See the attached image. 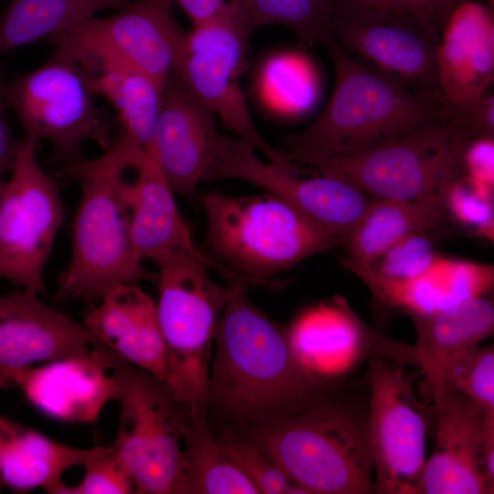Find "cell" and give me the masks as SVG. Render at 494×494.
<instances>
[{
  "instance_id": "1",
  "label": "cell",
  "mask_w": 494,
  "mask_h": 494,
  "mask_svg": "<svg viewBox=\"0 0 494 494\" xmlns=\"http://www.w3.org/2000/svg\"><path fill=\"white\" fill-rule=\"evenodd\" d=\"M243 285L218 320L208 411L233 429L273 424L340 396L343 386L306 370L287 330L247 296Z\"/></svg>"
},
{
  "instance_id": "2",
  "label": "cell",
  "mask_w": 494,
  "mask_h": 494,
  "mask_svg": "<svg viewBox=\"0 0 494 494\" xmlns=\"http://www.w3.org/2000/svg\"><path fill=\"white\" fill-rule=\"evenodd\" d=\"M319 42L333 60L334 90L317 120L285 139L289 162L317 168L454 119L440 93L395 83L349 54L328 33Z\"/></svg>"
},
{
  "instance_id": "3",
  "label": "cell",
  "mask_w": 494,
  "mask_h": 494,
  "mask_svg": "<svg viewBox=\"0 0 494 494\" xmlns=\"http://www.w3.org/2000/svg\"><path fill=\"white\" fill-rule=\"evenodd\" d=\"M234 430L306 493L373 492L368 415L341 396L273 424Z\"/></svg>"
},
{
  "instance_id": "4",
  "label": "cell",
  "mask_w": 494,
  "mask_h": 494,
  "mask_svg": "<svg viewBox=\"0 0 494 494\" xmlns=\"http://www.w3.org/2000/svg\"><path fill=\"white\" fill-rule=\"evenodd\" d=\"M129 166L109 147L101 156L69 163L81 197L71 230V257L59 279L60 300L94 302L121 284H136L148 274L134 252L130 209L124 173Z\"/></svg>"
},
{
  "instance_id": "5",
  "label": "cell",
  "mask_w": 494,
  "mask_h": 494,
  "mask_svg": "<svg viewBox=\"0 0 494 494\" xmlns=\"http://www.w3.org/2000/svg\"><path fill=\"white\" fill-rule=\"evenodd\" d=\"M202 205L206 244L232 282L277 289V274L345 243L269 192L243 197L211 192Z\"/></svg>"
},
{
  "instance_id": "6",
  "label": "cell",
  "mask_w": 494,
  "mask_h": 494,
  "mask_svg": "<svg viewBox=\"0 0 494 494\" xmlns=\"http://www.w3.org/2000/svg\"><path fill=\"white\" fill-rule=\"evenodd\" d=\"M159 269L157 318L167 363L166 382L190 412L208 409L210 359L216 326L228 301L247 285L224 286L207 269L226 271L206 255L187 251L156 263Z\"/></svg>"
},
{
  "instance_id": "7",
  "label": "cell",
  "mask_w": 494,
  "mask_h": 494,
  "mask_svg": "<svg viewBox=\"0 0 494 494\" xmlns=\"http://www.w3.org/2000/svg\"><path fill=\"white\" fill-rule=\"evenodd\" d=\"M114 375L121 413L112 447L136 493L189 494L183 445L188 406L166 381L125 361Z\"/></svg>"
},
{
  "instance_id": "8",
  "label": "cell",
  "mask_w": 494,
  "mask_h": 494,
  "mask_svg": "<svg viewBox=\"0 0 494 494\" xmlns=\"http://www.w3.org/2000/svg\"><path fill=\"white\" fill-rule=\"evenodd\" d=\"M472 139L455 120L431 125L360 156L323 165L374 199L439 205L463 174L462 156Z\"/></svg>"
},
{
  "instance_id": "9",
  "label": "cell",
  "mask_w": 494,
  "mask_h": 494,
  "mask_svg": "<svg viewBox=\"0 0 494 494\" xmlns=\"http://www.w3.org/2000/svg\"><path fill=\"white\" fill-rule=\"evenodd\" d=\"M74 56L57 48L40 67L5 83L6 104L15 112L25 138L48 140L69 163L81 159L89 140L108 147V122L97 107Z\"/></svg>"
},
{
  "instance_id": "10",
  "label": "cell",
  "mask_w": 494,
  "mask_h": 494,
  "mask_svg": "<svg viewBox=\"0 0 494 494\" xmlns=\"http://www.w3.org/2000/svg\"><path fill=\"white\" fill-rule=\"evenodd\" d=\"M37 145L18 140L11 176L0 187V277L39 295L64 209L58 183L38 162Z\"/></svg>"
},
{
  "instance_id": "11",
  "label": "cell",
  "mask_w": 494,
  "mask_h": 494,
  "mask_svg": "<svg viewBox=\"0 0 494 494\" xmlns=\"http://www.w3.org/2000/svg\"><path fill=\"white\" fill-rule=\"evenodd\" d=\"M250 39L227 7L220 16L194 25L187 33L171 75L238 139L261 151L269 162L288 168L292 163L257 130L240 86Z\"/></svg>"
},
{
  "instance_id": "12",
  "label": "cell",
  "mask_w": 494,
  "mask_h": 494,
  "mask_svg": "<svg viewBox=\"0 0 494 494\" xmlns=\"http://www.w3.org/2000/svg\"><path fill=\"white\" fill-rule=\"evenodd\" d=\"M324 32L366 67L395 83L441 94L436 70L441 27L436 23L413 15L331 3Z\"/></svg>"
},
{
  "instance_id": "13",
  "label": "cell",
  "mask_w": 494,
  "mask_h": 494,
  "mask_svg": "<svg viewBox=\"0 0 494 494\" xmlns=\"http://www.w3.org/2000/svg\"><path fill=\"white\" fill-rule=\"evenodd\" d=\"M255 151L243 141L220 133L203 180L236 178L255 184L344 242L374 200L337 175L317 170V176L302 177L295 166L285 168L265 162Z\"/></svg>"
},
{
  "instance_id": "14",
  "label": "cell",
  "mask_w": 494,
  "mask_h": 494,
  "mask_svg": "<svg viewBox=\"0 0 494 494\" xmlns=\"http://www.w3.org/2000/svg\"><path fill=\"white\" fill-rule=\"evenodd\" d=\"M368 381L373 492L419 494L426 461V422L410 379L402 363L372 356Z\"/></svg>"
},
{
  "instance_id": "15",
  "label": "cell",
  "mask_w": 494,
  "mask_h": 494,
  "mask_svg": "<svg viewBox=\"0 0 494 494\" xmlns=\"http://www.w3.org/2000/svg\"><path fill=\"white\" fill-rule=\"evenodd\" d=\"M170 0H134L117 14L90 16L46 38L76 55L120 61L164 85L187 33Z\"/></svg>"
},
{
  "instance_id": "16",
  "label": "cell",
  "mask_w": 494,
  "mask_h": 494,
  "mask_svg": "<svg viewBox=\"0 0 494 494\" xmlns=\"http://www.w3.org/2000/svg\"><path fill=\"white\" fill-rule=\"evenodd\" d=\"M437 414L436 443L426 459L419 494L494 491V412L467 395L431 386Z\"/></svg>"
},
{
  "instance_id": "17",
  "label": "cell",
  "mask_w": 494,
  "mask_h": 494,
  "mask_svg": "<svg viewBox=\"0 0 494 494\" xmlns=\"http://www.w3.org/2000/svg\"><path fill=\"white\" fill-rule=\"evenodd\" d=\"M97 343L81 323L50 307L38 294L0 295V388L38 363L87 354Z\"/></svg>"
},
{
  "instance_id": "18",
  "label": "cell",
  "mask_w": 494,
  "mask_h": 494,
  "mask_svg": "<svg viewBox=\"0 0 494 494\" xmlns=\"http://www.w3.org/2000/svg\"><path fill=\"white\" fill-rule=\"evenodd\" d=\"M124 360L96 343L84 355L22 370L14 380L25 397L45 414L66 422L95 424L116 399L115 368Z\"/></svg>"
},
{
  "instance_id": "19",
  "label": "cell",
  "mask_w": 494,
  "mask_h": 494,
  "mask_svg": "<svg viewBox=\"0 0 494 494\" xmlns=\"http://www.w3.org/2000/svg\"><path fill=\"white\" fill-rule=\"evenodd\" d=\"M219 134L215 114L170 75L151 152L174 193L189 196L204 179Z\"/></svg>"
},
{
  "instance_id": "20",
  "label": "cell",
  "mask_w": 494,
  "mask_h": 494,
  "mask_svg": "<svg viewBox=\"0 0 494 494\" xmlns=\"http://www.w3.org/2000/svg\"><path fill=\"white\" fill-rule=\"evenodd\" d=\"M439 91L455 118L488 92L494 77V16L488 5L458 0L441 28Z\"/></svg>"
},
{
  "instance_id": "21",
  "label": "cell",
  "mask_w": 494,
  "mask_h": 494,
  "mask_svg": "<svg viewBox=\"0 0 494 494\" xmlns=\"http://www.w3.org/2000/svg\"><path fill=\"white\" fill-rule=\"evenodd\" d=\"M96 339L134 367L166 381L167 363L156 304L135 284H121L105 292L82 322Z\"/></svg>"
},
{
  "instance_id": "22",
  "label": "cell",
  "mask_w": 494,
  "mask_h": 494,
  "mask_svg": "<svg viewBox=\"0 0 494 494\" xmlns=\"http://www.w3.org/2000/svg\"><path fill=\"white\" fill-rule=\"evenodd\" d=\"M286 330L297 360L319 377L334 380L370 358V328L341 296L306 309Z\"/></svg>"
},
{
  "instance_id": "23",
  "label": "cell",
  "mask_w": 494,
  "mask_h": 494,
  "mask_svg": "<svg viewBox=\"0 0 494 494\" xmlns=\"http://www.w3.org/2000/svg\"><path fill=\"white\" fill-rule=\"evenodd\" d=\"M380 302L410 317L429 316L468 299L486 295L494 285V268L436 255L421 274L408 280L389 281L356 274Z\"/></svg>"
},
{
  "instance_id": "24",
  "label": "cell",
  "mask_w": 494,
  "mask_h": 494,
  "mask_svg": "<svg viewBox=\"0 0 494 494\" xmlns=\"http://www.w3.org/2000/svg\"><path fill=\"white\" fill-rule=\"evenodd\" d=\"M124 193L133 249L140 263L151 260L156 263L178 251L205 255L194 243L153 154L137 170L134 181H126Z\"/></svg>"
},
{
  "instance_id": "25",
  "label": "cell",
  "mask_w": 494,
  "mask_h": 494,
  "mask_svg": "<svg viewBox=\"0 0 494 494\" xmlns=\"http://www.w3.org/2000/svg\"><path fill=\"white\" fill-rule=\"evenodd\" d=\"M92 448H77L0 415V488L59 494L66 471L83 466Z\"/></svg>"
},
{
  "instance_id": "26",
  "label": "cell",
  "mask_w": 494,
  "mask_h": 494,
  "mask_svg": "<svg viewBox=\"0 0 494 494\" xmlns=\"http://www.w3.org/2000/svg\"><path fill=\"white\" fill-rule=\"evenodd\" d=\"M71 54L91 91L105 98L116 110L123 127L121 138L151 152L163 85L120 61Z\"/></svg>"
},
{
  "instance_id": "27",
  "label": "cell",
  "mask_w": 494,
  "mask_h": 494,
  "mask_svg": "<svg viewBox=\"0 0 494 494\" xmlns=\"http://www.w3.org/2000/svg\"><path fill=\"white\" fill-rule=\"evenodd\" d=\"M444 215V209L436 204L374 199L349 233L343 258L369 265L400 240L439 225Z\"/></svg>"
},
{
  "instance_id": "28",
  "label": "cell",
  "mask_w": 494,
  "mask_h": 494,
  "mask_svg": "<svg viewBox=\"0 0 494 494\" xmlns=\"http://www.w3.org/2000/svg\"><path fill=\"white\" fill-rule=\"evenodd\" d=\"M134 0H9L0 16V56L46 39L106 9Z\"/></svg>"
},
{
  "instance_id": "29",
  "label": "cell",
  "mask_w": 494,
  "mask_h": 494,
  "mask_svg": "<svg viewBox=\"0 0 494 494\" xmlns=\"http://www.w3.org/2000/svg\"><path fill=\"white\" fill-rule=\"evenodd\" d=\"M183 445L189 494H259L222 453L209 424L208 409L188 410Z\"/></svg>"
},
{
  "instance_id": "30",
  "label": "cell",
  "mask_w": 494,
  "mask_h": 494,
  "mask_svg": "<svg viewBox=\"0 0 494 494\" xmlns=\"http://www.w3.org/2000/svg\"><path fill=\"white\" fill-rule=\"evenodd\" d=\"M411 317L417 333L416 346L428 354L475 348L494 331L493 303L485 295L433 315Z\"/></svg>"
},
{
  "instance_id": "31",
  "label": "cell",
  "mask_w": 494,
  "mask_h": 494,
  "mask_svg": "<svg viewBox=\"0 0 494 494\" xmlns=\"http://www.w3.org/2000/svg\"><path fill=\"white\" fill-rule=\"evenodd\" d=\"M417 367L424 371L431 386L461 392L487 412H494L492 345L444 354H428L420 349Z\"/></svg>"
},
{
  "instance_id": "32",
  "label": "cell",
  "mask_w": 494,
  "mask_h": 494,
  "mask_svg": "<svg viewBox=\"0 0 494 494\" xmlns=\"http://www.w3.org/2000/svg\"><path fill=\"white\" fill-rule=\"evenodd\" d=\"M330 0H229V8L250 37L261 27L279 25L292 30L300 45L319 42Z\"/></svg>"
},
{
  "instance_id": "33",
  "label": "cell",
  "mask_w": 494,
  "mask_h": 494,
  "mask_svg": "<svg viewBox=\"0 0 494 494\" xmlns=\"http://www.w3.org/2000/svg\"><path fill=\"white\" fill-rule=\"evenodd\" d=\"M215 437L227 459L252 481L259 493L306 494L258 448L240 436L233 428L220 426Z\"/></svg>"
},
{
  "instance_id": "34",
  "label": "cell",
  "mask_w": 494,
  "mask_h": 494,
  "mask_svg": "<svg viewBox=\"0 0 494 494\" xmlns=\"http://www.w3.org/2000/svg\"><path fill=\"white\" fill-rule=\"evenodd\" d=\"M425 232H415L400 240L369 265L355 264L344 258L340 259V263L355 274H364L389 281L412 279L424 272L437 255Z\"/></svg>"
},
{
  "instance_id": "35",
  "label": "cell",
  "mask_w": 494,
  "mask_h": 494,
  "mask_svg": "<svg viewBox=\"0 0 494 494\" xmlns=\"http://www.w3.org/2000/svg\"><path fill=\"white\" fill-rule=\"evenodd\" d=\"M493 192L494 187L463 173L446 188L443 209L471 234L493 242Z\"/></svg>"
},
{
  "instance_id": "36",
  "label": "cell",
  "mask_w": 494,
  "mask_h": 494,
  "mask_svg": "<svg viewBox=\"0 0 494 494\" xmlns=\"http://www.w3.org/2000/svg\"><path fill=\"white\" fill-rule=\"evenodd\" d=\"M83 467L81 481L70 486L65 483L59 494L136 493L130 471L112 446L93 447Z\"/></svg>"
},
{
  "instance_id": "37",
  "label": "cell",
  "mask_w": 494,
  "mask_h": 494,
  "mask_svg": "<svg viewBox=\"0 0 494 494\" xmlns=\"http://www.w3.org/2000/svg\"><path fill=\"white\" fill-rule=\"evenodd\" d=\"M458 0H335L334 5L345 8H366L400 15H413L439 25L450 16Z\"/></svg>"
},
{
  "instance_id": "38",
  "label": "cell",
  "mask_w": 494,
  "mask_h": 494,
  "mask_svg": "<svg viewBox=\"0 0 494 494\" xmlns=\"http://www.w3.org/2000/svg\"><path fill=\"white\" fill-rule=\"evenodd\" d=\"M463 173L494 187V137L471 140L462 156Z\"/></svg>"
},
{
  "instance_id": "39",
  "label": "cell",
  "mask_w": 494,
  "mask_h": 494,
  "mask_svg": "<svg viewBox=\"0 0 494 494\" xmlns=\"http://www.w3.org/2000/svg\"><path fill=\"white\" fill-rule=\"evenodd\" d=\"M454 120L474 140L494 137V96L485 93Z\"/></svg>"
},
{
  "instance_id": "40",
  "label": "cell",
  "mask_w": 494,
  "mask_h": 494,
  "mask_svg": "<svg viewBox=\"0 0 494 494\" xmlns=\"http://www.w3.org/2000/svg\"><path fill=\"white\" fill-rule=\"evenodd\" d=\"M5 83L0 75V177L6 172H11L18 144L5 117V109L7 106L5 99Z\"/></svg>"
},
{
  "instance_id": "41",
  "label": "cell",
  "mask_w": 494,
  "mask_h": 494,
  "mask_svg": "<svg viewBox=\"0 0 494 494\" xmlns=\"http://www.w3.org/2000/svg\"><path fill=\"white\" fill-rule=\"evenodd\" d=\"M178 5L194 25L202 24L222 15L229 0H170Z\"/></svg>"
},
{
  "instance_id": "42",
  "label": "cell",
  "mask_w": 494,
  "mask_h": 494,
  "mask_svg": "<svg viewBox=\"0 0 494 494\" xmlns=\"http://www.w3.org/2000/svg\"><path fill=\"white\" fill-rule=\"evenodd\" d=\"M487 3H488V6L494 10V0H487Z\"/></svg>"
},
{
  "instance_id": "43",
  "label": "cell",
  "mask_w": 494,
  "mask_h": 494,
  "mask_svg": "<svg viewBox=\"0 0 494 494\" xmlns=\"http://www.w3.org/2000/svg\"><path fill=\"white\" fill-rule=\"evenodd\" d=\"M2 181H3V180L0 178V187H1Z\"/></svg>"
},
{
  "instance_id": "44",
  "label": "cell",
  "mask_w": 494,
  "mask_h": 494,
  "mask_svg": "<svg viewBox=\"0 0 494 494\" xmlns=\"http://www.w3.org/2000/svg\"><path fill=\"white\" fill-rule=\"evenodd\" d=\"M330 1H335V0H330Z\"/></svg>"
}]
</instances>
